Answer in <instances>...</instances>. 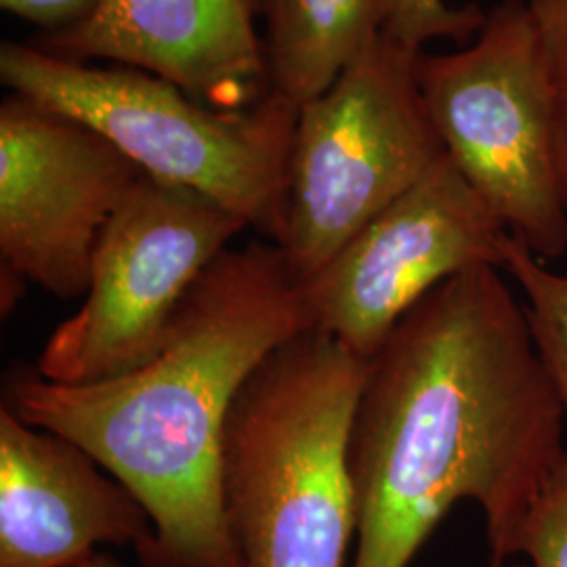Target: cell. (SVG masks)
I'll use <instances>...</instances> for the list:
<instances>
[{
  "label": "cell",
  "mask_w": 567,
  "mask_h": 567,
  "mask_svg": "<svg viewBox=\"0 0 567 567\" xmlns=\"http://www.w3.org/2000/svg\"><path fill=\"white\" fill-rule=\"evenodd\" d=\"M566 410L498 267L463 271L416 305L368 362L349 466L353 567H408L461 501L486 515L503 567L566 463Z\"/></svg>",
  "instance_id": "6da1fadb"
},
{
  "label": "cell",
  "mask_w": 567,
  "mask_h": 567,
  "mask_svg": "<svg viewBox=\"0 0 567 567\" xmlns=\"http://www.w3.org/2000/svg\"><path fill=\"white\" fill-rule=\"evenodd\" d=\"M305 330L303 282L282 248H227L152 360L86 385L16 374L4 405L81 446L140 498L156 532L142 566L238 567L219 482L227 414L265 358Z\"/></svg>",
  "instance_id": "7a4b0ae2"
},
{
  "label": "cell",
  "mask_w": 567,
  "mask_h": 567,
  "mask_svg": "<svg viewBox=\"0 0 567 567\" xmlns=\"http://www.w3.org/2000/svg\"><path fill=\"white\" fill-rule=\"evenodd\" d=\"M365 368L324 332L305 330L244 383L219 466L238 567H344L358 536L349 442Z\"/></svg>",
  "instance_id": "3957f363"
},
{
  "label": "cell",
  "mask_w": 567,
  "mask_h": 567,
  "mask_svg": "<svg viewBox=\"0 0 567 567\" xmlns=\"http://www.w3.org/2000/svg\"><path fill=\"white\" fill-rule=\"evenodd\" d=\"M0 79L11 93L95 128L145 175L196 189L282 240L295 105L267 95L217 110L142 70L72 63L13 41L0 47Z\"/></svg>",
  "instance_id": "277c9868"
},
{
  "label": "cell",
  "mask_w": 567,
  "mask_h": 567,
  "mask_svg": "<svg viewBox=\"0 0 567 567\" xmlns=\"http://www.w3.org/2000/svg\"><path fill=\"white\" fill-rule=\"evenodd\" d=\"M419 58L383 32L299 110L278 246L301 282L446 156L421 93Z\"/></svg>",
  "instance_id": "5b68a950"
},
{
  "label": "cell",
  "mask_w": 567,
  "mask_h": 567,
  "mask_svg": "<svg viewBox=\"0 0 567 567\" xmlns=\"http://www.w3.org/2000/svg\"><path fill=\"white\" fill-rule=\"evenodd\" d=\"M421 93L447 156L538 259L567 252L553 100L526 0H503L471 47L423 55Z\"/></svg>",
  "instance_id": "8992f818"
},
{
  "label": "cell",
  "mask_w": 567,
  "mask_h": 567,
  "mask_svg": "<svg viewBox=\"0 0 567 567\" xmlns=\"http://www.w3.org/2000/svg\"><path fill=\"white\" fill-rule=\"evenodd\" d=\"M246 227L200 192L143 173L103 231L84 303L53 330L37 374L86 385L152 360L192 286Z\"/></svg>",
  "instance_id": "52a82bcc"
},
{
  "label": "cell",
  "mask_w": 567,
  "mask_h": 567,
  "mask_svg": "<svg viewBox=\"0 0 567 567\" xmlns=\"http://www.w3.org/2000/svg\"><path fill=\"white\" fill-rule=\"evenodd\" d=\"M508 234L450 156L303 280L311 330L370 362L431 290L503 267Z\"/></svg>",
  "instance_id": "ba28073f"
},
{
  "label": "cell",
  "mask_w": 567,
  "mask_h": 567,
  "mask_svg": "<svg viewBox=\"0 0 567 567\" xmlns=\"http://www.w3.org/2000/svg\"><path fill=\"white\" fill-rule=\"evenodd\" d=\"M143 171L95 128L11 93L0 105L2 297L20 284L74 299Z\"/></svg>",
  "instance_id": "9c48e42d"
},
{
  "label": "cell",
  "mask_w": 567,
  "mask_h": 567,
  "mask_svg": "<svg viewBox=\"0 0 567 567\" xmlns=\"http://www.w3.org/2000/svg\"><path fill=\"white\" fill-rule=\"evenodd\" d=\"M156 543L140 498L89 452L0 408V567H72Z\"/></svg>",
  "instance_id": "30bf717a"
},
{
  "label": "cell",
  "mask_w": 567,
  "mask_h": 567,
  "mask_svg": "<svg viewBox=\"0 0 567 567\" xmlns=\"http://www.w3.org/2000/svg\"><path fill=\"white\" fill-rule=\"evenodd\" d=\"M255 16L250 0H100L89 20L32 47L72 63L142 70L210 107L243 110L269 95Z\"/></svg>",
  "instance_id": "8fae6325"
},
{
  "label": "cell",
  "mask_w": 567,
  "mask_h": 567,
  "mask_svg": "<svg viewBox=\"0 0 567 567\" xmlns=\"http://www.w3.org/2000/svg\"><path fill=\"white\" fill-rule=\"evenodd\" d=\"M269 95L301 110L385 32L386 0H259Z\"/></svg>",
  "instance_id": "7c38bea8"
},
{
  "label": "cell",
  "mask_w": 567,
  "mask_h": 567,
  "mask_svg": "<svg viewBox=\"0 0 567 567\" xmlns=\"http://www.w3.org/2000/svg\"><path fill=\"white\" fill-rule=\"evenodd\" d=\"M503 269L526 295L532 339L567 414V276L548 271L515 236L508 238Z\"/></svg>",
  "instance_id": "4fadbf2b"
},
{
  "label": "cell",
  "mask_w": 567,
  "mask_h": 567,
  "mask_svg": "<svg viewBox=\"0 0 567 567\" xmlns=\"http://www.w3.org/2000/svg\"><path fill=\"white\" fill-rule=\"evenodd\" d=\"M486 23L475 4L450 7L446 0H386L385 34L421 51L429 41H471Z\"/></svg>",
  "instance_id": "5bb4252c"
},
{
  "label": "cell",
  "mask_w": 567,
  "mask_h": 567,
  "mask_svg": "<svg viewBox=\"0 0 567 567\" xmlns=\"http://www.w3.org/2000/svg\"><path fill=\"white\" fill-rule=\"evenodd\" d=\"M547 74L559 177L567 204V0H526Z\"/></svg>",
  "instance_id": "9a60e30c"
},
{
  "label": "cell",
  "mask_w": 567,
  "mask_h": 567,
  "mask_svg": "<svg viewBox=\"0 0 567 567\" xmlns=\"http://www.w3.org/2000/svg\"><path fill=\"white\" fill-rule=\"evenodd\" d=\"M513 555H526L527 564L503 567H567L566 463L517 532L511 547Z\"/></svg>",
  "instance_id": "2e32d148"
},
{
  "label": "cell",
  "mask_w": 567,
  "mask_h": 567,
  "mask_svg": "<svg viewBox=\"0 0 567 567\" xmlns=\"http://www.w3.org/2000/svg\"><path fill=\"white\" fill-rule=\"evenodd\" d=\"M0 4L21 20L41 25L44 32H60L89 20L100 0H0Z\"/></svg>",
  "instance_id": "e0dca14e"
},
{
  "label": "cell",
  "mask_w": 567,
  "mask_h": 567,
  "mask_svg": "<svg viewBox=\"0 0 567 567\" xmlns=\"http://www.w3.org/2000/svg\"><path fill=\"white\" fill-rule=\"evenodd\" d=\"M72 567H133L128 566V564H124L121 559H116L114 555H110V553H105V550H100V553H95V555H91L89 559H84L81 564H76V566ZM145 567V566H140Z\"/></svg>",
  "instance_id": "ac0fdd59"
},
{
  "label": "cell",
  "mask_w": 567,
  "mask_h": 567,
  "mask_svg": "<svg viewBox=\"0 0 567 567\" xmlns=\"http://www.w3.org/2000/svg\"><path fill=\"white\" fill-rule=\"evenodd\" d=\"M250 4H252V9H255V13H257V9H259V0H250Z\"/></svg>",
  "instance_id": "d6986e66"
}]
</instances>
